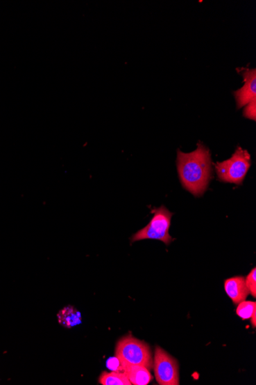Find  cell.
<instances>
[{
  "label": "cell",
  "mask_w": 256,
  "mask_h": 385,
  "mask_svg": "<svg viewBox=\"0 0 256 385\" xmlns=\"http://www.w3.org/2000/svg\"><path fill=\"white\" fill-rule=\"evenodd\" d=\"M177 166L182 187L196 197L202 196L208 189L213 171L208 148L199 142L192 152L178 150Z\"/></svg>",
  "instance_id": "cell-1"
},
{
  "label": "cell",
  "mask_w": 256,
  "mask_h": 385,
  "mask_svg": "<svg viewBox=\"0 0 256 385\" xmlns=\"http://www.w3.org/2000/svg\"><path fill=\"white\" fill-rule=\"evenodd\" d=\"M115 356L123 365L140 366L153 369V354L150 346L131 335L124 336L117 343Z\"/></svg>",
  "instance_id": "cell-2"
},
{
  "label": "cell",
  "mask_w": 256,
  "mask_h": 385,
  "mask_svg": "<svg viewBox=\"0 0 256 385\" xmlns=\"http://www.w3.org/2000/svg\"><path fill=\"white\" fill-rule=\"evenodd\" d=\"M152 213L153 217L148 226L131 237V242L144 239H156L169 246L173 241L169 234L173 213L168 210L164 205L160 206L157 209H153Z\"/></svg>",
  "instance_id": "cell-3"
},
{
  "label": "cell",
  "mask_w": 256,
  "mask_h": 385,
  "mask_svg": "<svg viewBox=\"0 0 256 385\" xmlns=\"http://www.w3.org/2000/svg\"><path fill=\"white\" fill-rule=\"evenodd\" d=\"M251 167V155L247 150L237 147L232 157L215 165L219 180L223 182L242 184Z\"/></svg>",
  "instance_id": "cell-4"
},
{
  "label": "cell",
  "mask_w": 256,
  "mask_h": 385,
  "mask_svg": "<svg viewBox=\"0 0 256 385\" xmlns=\"http://www.w3.org/2000/svg\"><path fill=\"white\" fill-rule=\"evenodd\" d=\"M153 369L159 384H180L179 363L162 347H155L153 358Z\"/></svg>",
  "instance_id": "cell-5"
},
{
  "label": "cell",
  "mask_w": 256,
  "mask_h": 385,
  "mask_svg": "<svg viewBox=\"0 0 256 385\" xmlns=\"http://www.w3.org/2000/svg\"><path fill=\"white\" fill-rule=\"evenodd\" d=\"M244 86L234 92L237 108L246 107L248 102L256 100V70L255 69H243Z\"/></svg>",
  "instance_id": "cell-6"
},
{
  "label": "cell",
  "mask_w": 256,
  "mask_h": 385,
  "mask_svg": "<svg viewBox=\"0 0 256 385\" xmlns=\"http://www.w3.org/2000/svg\"><path fill=\"white\" fill-rule=\"evenodd\" d=\"M225 293L228 294L233 304L238 306L240 302L246 301L250 294L246 285V278L236 276L226 279L224 283Z\"/></svg>",
  "instance_id": "cell-7"
},
{
  "label": "cell",
  "mask_w": 256,
  "mask_h": 385,
  "mask_svg": "<svg viewBox=\"0 0 256 385\" xmlns=\"http://www.w3.org/2000/svg\"><path fill=\"white\" fill-rule=\"evenodd\" d=\"M123 371L131 384L148 385L153 379L150 370L143 366L123 365Z\"/></svg>",
  "instance_id": "cell-8"
},
{
  "label": "cell",
  "mask_w": 256,
  "mask_h": 385,
  "mask_svg": "<svg viewBox=\"0 0 256 385\" xmlns=\"http://www.w3.org/2000/svg\"><path fill=\"white\" fill-rule=\"evenodd\" d=\"M57 316L58 322L65 328L71 329L82 323L81 313L71 306L62 308Z\"/></svg>",
  "instance_id": "cell-9"
},
{
  "label": "cell",
  "mask_w": 256,
  "mask_h": 385,
  "mask_svg": "<svg viewBox=\"0 0 256 385\" xmlns=\"http://www.w3.org/2000/svg\"><path fill=\"white\" fill-rule=\"evenodd\" d=\"M99 382L102 385H131L126 373L113 371L102 372Z\"/></svg>",
  "instance_id": "cell-10"
},
{
  "label": "cell",
  "mask_w": 256,
  "mask_h": 385,
  "mask_svg": "<svg viewBox=\"0 0 256 385\" xmlns=\"http://www.w3.org/2000/svg\"><path fill=\"white\" fill-rule=\"evenodd\" d=\"M256 310V303L250 301L240 302L237 308V314L243 320H250L254 311Z\"/></svg>",
  "instance_id": "cell-11"
},
{
  "label": "cell",
  "mask_w": 256,
  "mask_h": 385,
  "mask_svg": "<svg viewBox=\"0 0 256 385\" xmlns=\"http://www.w3.org/2000/svg\"><path fill=\"white\" fill-rule=\"evenodd\" d=\"M245 278L246 285L250 294L253 298H256V269L254 268Z\"/></svg>",
  "instance_id": "cell-12"
},
{
  "label": "cell",
  "mask_w": 256,
  "mask_h": 385,
  "mask_svg": "<svg viewBox=\"0 0 256 385\" xmlns=\"http://www.w3.org/2000/svg\"><path fill=\"white\" fill-rule=\"evenodd\" d=\"M244 117L255 121L256 120V100L248 102L244 111Z\"/></svg>",
  "instance_id": "cell-13"
},
{
  "label": "cell",
  "mask_w": 256,
  "mask_h": 385,
  "mask_svg": "<svg viewBox=\"0 0 256 385\" xmlns=\"http://www.w3.org/2000/svg\"><path fill=\"white\" fill-rule=\"evenodd\" d=\"M107 367L109 370H111V371L123 372V364L116 356L108 360Z\"/></svg>",
  "instance_id": "cell-14"
},
{
  "label": "cell",
  "mask_w": 256,
  "mask_h": 385,
  "mask_svg": "<svg viewBox=\"0 0 256 385\" xmlns=\"http://www.w3.org/2000/svg\"><path fill=\"white\" fill-rule=\"evenodd\" d=\"M250 320H251V324L253 325V327L254 329H255V327H256V310L254 311V313H253L252 317H250Z\"/></svg>",
  "instance_id": "cell-15"
}]
</instances>
